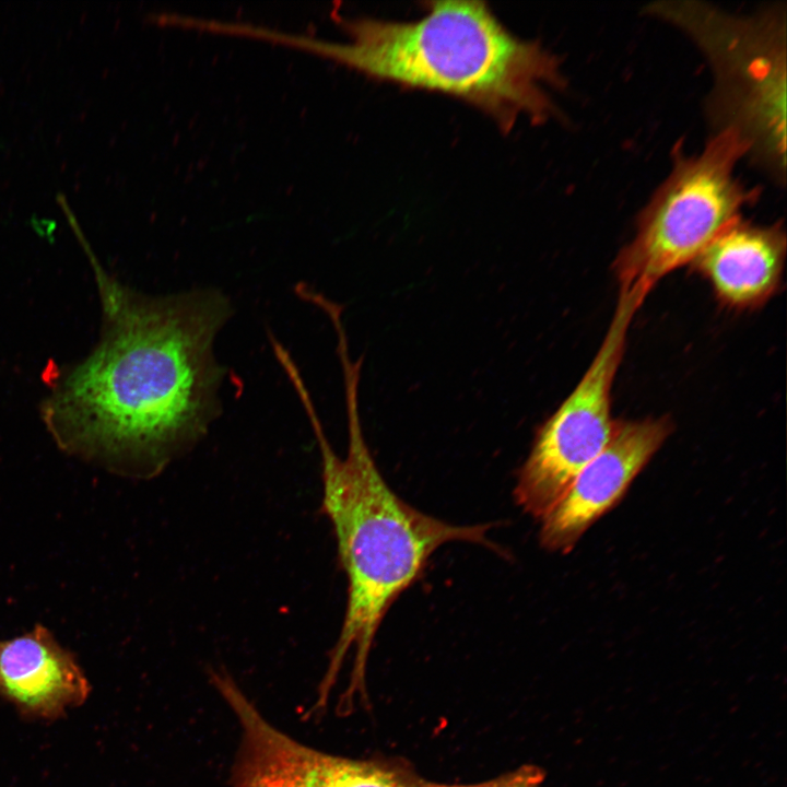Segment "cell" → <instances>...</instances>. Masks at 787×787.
Returning a JSON list of instances; mask_svg holds the SVG:
<instances>
[{
	"instance_id": "cell-6",
	"label": "cell",
	"mask_w": 787,
	"mask_h": 787,
	"mask_svg": "<svg viewBox=\"0 0 787 787\" xmlns=\"http://www.w3.org/2000/svg\"><path fill=\"white\" fill-rule=\"evenodd\" d=\"M647 294L642 289H620L613 318L587 372L536 435L514 493L517 504L537 519L555 506L612 436V385L631 321Z\"/></svg>"
},
{
	"instance_id": "cell-1",
	"label": "cell",
	"mask_w": 787,
	"mask_h": 787,
	"mask_svg": "<svg viewBox=\"0 0 787 787\" xmlns=\"http://www.w3.org/2000/svg\"><path fill=\"white\" fill-rule=\"evenodd\" d=\"M101 338L49 381L40 413L66 451L121 471H155L221 411L214 340L230 319L216 289L148 295L98 274Z\"/></svg>"
},
{
	"instance_id": "cell-8",
	"label": "cell",
	"mask_w": 787,
	"mask_h": 787,
	"mask_svg": "<svg viewBox=\"0 0 787 787\" xmlns=\"http://www.w3.org/2000/svg\"><path fill=\"white\" fill-rule=\"evenodd\" d=\"M672 430L667 416L615 421L607 446L541 519V544L549 551L569 552L584 532L621 501Z\"/></svg>"
},
{
	"instance_id": "cell-2",
	"label": "cell",
	"mask_w": 787,
	"mask_h": 787,
	"mask_svg": "<svg viewBox=\"0 0 787 787\" xmlns=\"http://www.w3.org/2000/svg\"><path fill=\"white\" fill-rule=\"evenodd\" d=\"M359 367H343L348 448H331L305 386L296 391L307 411L321 459L322 510L331 522L348 580L346 607L338 639L319 686L325 705L349 656L352 669L342 696L345 708L366 698V668L379 625L397 598L421 576L430 557L451 542L498 550L491 525H454L408 504L388 485L365 443L357 411Z\"/></svg>"
},
{
	"instance_id": "cell-4",
	"label": "cell",
	"mask_w": 787,
	"mask_h": 787,
	"mask_svg": "<svg viewBox=\"0 0 787 787\" xmlns=\"http://www.w3.org/2000/svg\"><path fill=\"white\" fill-rule=\"evenodd\" d=\"M648 14L680 28L706 57L714 89L707 111L749 156L784 184L786 174V17L784 9L727 13L697 1H656Z\"/></svg>"
},
{
	"instance_id": "cell-10",
	"label": "cell",
	"mask_w": 787,
	"mask_h": 787,
	"mask_svg": "<svg viewBox=\"0 0 787 787\" xmlns=\"http://www.w3.org/2000/svg\"><path fill=\"white\" fill-rule=\"evenodd\" d=\"M786 258V233L778 223L754 225L741 216L691 263L728 308L754 309L779 289Z\"/></svg>"
},
{
	"instance_id": "cell-11",
	"label": "cell",
	"mask_w": 787,
	"mask_h": 787,
	"mask_svg": "<svg viewBox=\"0 0 787 787\" xmlns=\"http://www.w3.org/2000/svg\"><path fill=\"white\" fill-rule=\"evenodd\" d=\"M544 779L541 768L524 765L496 778L469 785H450L421 780L419 787H540Z\"/></svg>"
},
{
	"instance_id": "cell-3",
	"label": "cell",
	"mask_w": 787,
	"mask_h": 787,
	"mask_svg": "<svg viewBox=\"0 0 787 787\" xmlns=\"http://www.w3.org/2000/svg\"><path fill=\"white\" fill-rule=\"evenodd\" d=\"M348 40L262 28L260 37L331 58L367 77L460 98L508 128L520 116L547 119L549 86L564 78L541 44L514 35L481 1H434L411 22L356 17Z\"/></svg>"
},
{
	"instance_id": "cell-7",
	"label": "cell",
	"mask_w": 787,
	"mask_h": 787,
	"mask_svg": "<svg viewBox=\"0 0 787 787\" xmlns=\"http://www.w3.org/2000/svg\"><path fill=\"white\" fill-rule=\"evenodd\" d=\"M242 729L234 787H419L421 780L393 763L354 760L312 749L278 730L233 679L213 674Z\"/></svg>"
},
{
	"instance_id": "cell-9",
	"label": "cell",
	"mask_w": 787,
	"mask_h": 787,
	"mask_svg": "<svg viewBox=\"0 0 787 787\" xmlns=\"http://www.w3.org/2000/svg\"><path fill=\"white\" fill-rule=\"evenodd\" d=\"M90 693L75 656L46 626L0 641V696L26 718L62 717Z\"/></svg>"
},
{
	"instance_id": "cell-5",
	"label": "cell",
	"mask_w": 787,
	"mask_h": 787,
	"mask_svg": "<svg viewBox=\"0 0 787 787\" xmlns=\"http://www.w3.org/2000/svg\"><path fill=\"white\" fill-rule=\"evenodd\" d=\"M749 154L733 130L716 131L695 155L680 153L671 173L641 212L636 233L613 263L620 287L649 292L671 271L692 263L757 191L735 176Z\"/></svg>"
}]
</instances>
